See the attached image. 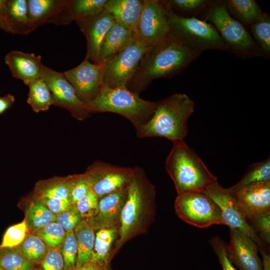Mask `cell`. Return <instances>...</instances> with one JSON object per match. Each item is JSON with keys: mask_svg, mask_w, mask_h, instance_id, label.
Instances as JSON below:
<instances>
[{"mask_svg": "<svg viewBox=\"0 0 270 270\" xmlns=\"http://www.w3.org/2000/svg\"><path fill=\"white\" fill-rule=\"evenodd\" d=\"M14 101V96L11 94H7L0 97V114L11 107Z\"/></svg>", "mask_w": 270, "mask_h": 270, "instance_id": "cell-47", "label": "cell"}, {"mask_svg": "<svg viewBox=\"0 0 270 270\" xmlns=\"http://www.w3.org/2000/svg\"><path fill=\"white\" fill-rule=\"evenodd\" d=\"M6 10L10 34L31 33L27 0H6Z\"/></svg>", "mask_w": 270, "mask_h": 270, "instance_id": "cell-25", "label": "cell"}, {"mask_svg": "<svg viewBox=\"0 0 270 270\" xmlns=\"http://www.w3.org/2000/svg\"><path fill=\"white\" fill-rule=\"evenodd\" d=\"M27 232L24 220L10 226L4 234L0 246L16 247L23 241Z\"/></svg>", "mask_w": 270, "mask_h": 270, "instance_id": "cell-37", "label": "cell"}, {"mask_svg": "<svg viewBox=\"0 0 270 270\" xmlns=\"http://www.w3.org/2000/svg\"><path fill=\"white\" fill-rule=\"evenodd\" d=\"M270 182V159L251 164L242 178L236 184L226 188L228 192L234 196L246 186L261 182Z\"/></svg>", "mask_w": 270, "mask_h": 270, "instance_id": "cell-30", "label": "cell"}, {"mask_svg": "<svg viewBox=\"0 0 270 270\" xmlns=\"http://www.w3.org/2000/svg\"><path fill=\"white\" fill-rule=\"evenodd\" d=\"M29 92L28 104L36 112L46 111L54 105L52 96L48 86L41 78L30 82L28 85Z\"/></svg>", "mask_w": 270, "mask_h": 270, "instance_id": "cell-31", "label": "cell"}, {"mask_svg": "<svg viewBox=\"0 0 270 270\" xmlns=\"http://www.w3.org/2000/svg\"><path fill=\"white\" fill-rule=\"evenodd\" d=\"M40 78L46 82L52 93L54 106L66 109L78 120H84L90 116L92 112L78 98L63 72L42 65Z\"/></svg>", "mask_w": 270, "mask_h": 270, "instance_id": "cell-12", "label": "cell"}, {"mask_svg": "<svg viewBox=\"0 0 270 270\" xmlns=\"http://www.w3.org/2000/svg\"><path fill=\"white\" fill-rule=\"evenodd\" d=\"M60 251L64 261V270H76L78 246L74 230L66 232Z\"/></svg>", "mask_w": 270, "mask_h": 270, "instance_id": "cell-36", "label": "cell"}, {"mask_svg": "<svg viewBox=\"0 0 270 270\" xmlns=\"http://www.w3.org/2000/svg\"><path fill=\"white\" fill-rule=\"evenodd\" d=\"M16 248L35 268L41 263L48 250L39 237L29 232H27L23 241Z\"/></svg>", "mask_w": 270, "mask_h": 270, "instance_id": "cell-32", "label": "cell"}, {"mask_svg": "<svg viewBox=\"0 0 270 270\" xmlns=\"http://www.w3.org/2000/svg\"><path fill=\"white\" fill-rule=\"evenodd\" d=\"M99 199L90 189L76 205L82 219L92 216L97 212Z\"/></svg>", "mask_w": 270, "mask_h": 270, "instance_id": "cell-40", "label": "cell"}, {"mask_svg": "<svg viewBox=\"0 0 270 270\" xmlns=\"http://www.w3.org/2000/svg\"><path fill=\"white\" fill-rule=\"evenodd\" d=\"M114 22L112 16L104 10L76 22L86 40V58L97 64L102 44Z\"/></svg>", "mask_w": 270, "mask_h": 270, "instance_id": "cell-15", "label": "cell"}, {"mask_svg": "<svg viewBox=\"0 0 270 270\" xmlns=\"http://www.w3.org/2000/svg\"><path fill=\"white\" fill-rule=\"evenodd\" d=\"M0 270H3L2 268H0Z\"/></svg>", "mask_w": 270, "mask_h": 270, "instance_id": "cell-50", "label": "cell"}, {"mask_svg": "<svg viewBox=\"0 0 270 270\" xmlns=\"http://www.w3.org/2000/svg\"><path fill=\"white\" fill-rule=\"evenodd\" d=\"M262 256L263 270H270V256L269 252L264 250H260Z\"/></svg>", "mask_w": 270, "mask_h": 270, "instance_id": "cell-49", "label": "cell"}, {"mask_svg": "<svg viewBox=\"0 0 270 270\" xmlns=\"http://www.w3.org/2000/svg\"><path fill=\"white\" fill-rule=\"evenodd\" d=\"M230 14L243 26H250L263 12L254 0H225Z\"/></svg>", "mask_w": 270, "mask_h": 270, "instance_id": "cell-28", "label": "cell"}, {"mask_svg": "<svg viewBox=\"0 0 270 270\" xmlns=\"http://www.w3.org/2000/svg\"><path fill=\"white\" fill-rule=\"evenodd\" d=\"M134 168L124 167L96 161L84 173L89 188L98 199L128 188L134 176Z\"/></svg>", "mask_w": 270, "mask_h": 270, "instance_id": "cell-10", "label": "cell"}, {"mask_svg": "<svg viewBox=\"0 0 270 270\" xmlns=\"http://www.w3.org/2000/svg\"><path fill=\"white\" fill-rule=\"evenodd\" d=\"M119 228H104L96 232L92 261L109 266L113 247L118 236Z\"/></svg>", "mask_w": 270, "mask_h": 270, "instance_id": "cell-27", "label": "cell"}, {"mask_svg": "<svg viewBox=\"0 0 270 270\" xmlns=\"http://www.w3.org/2000/svg\"><path fill=\"white\" fill-rule=\"evenodd\" d=\"M64 261L60 248L48 249L41 263L35 270H64Z\"/></svg>", "mask_w": 270, "mask_h": 270, "instance_id": "cell-43", "label": "cell"}, {"mask_svg": "<svg viewBox=\"0 0 270 270\" xmlns=\"http://www.w3.org/2000/svg\"><path fill=\"white\" fill-rule=\"evenodd\" d=\"M168 2L172 8H176L188 12H196L209 6L211 2L205 0H170Z\"/></svg>", "mask_w": 270, "mask_h": 270, "instance_id": "cell-44", "label": "cell"}, {"mask_svg": "<svg viewBox=\"0 0 270 270\" xmlns=\"http://www.w3.org/2000/svg\"><path fill=\"white\" fill-rule=\"evenodd\" d=\"M32 234L39 237L48 249L60 248L64 241L66 232L56 222H52Z\"/></svg>", "mask_w": 270, "mask_h": 270, "instance_id": "cell-35", "label": "cell"}, {"mask_svg": "<svg viewBox=\"0 0 270 270\" xmlns=\"http://www.w3.org/2000/svg\"><path fill=\"white\" fill-rule=\"evenodd\" d=\"M234 196L240 212L246 220L270 214V182L244 187Z\"/></svg>", "mask_w": 270, "mask_h": 270, "instance_id": "cell-17", "label": "cell"}, {"mask_svg": "<svg viewBox=\"0 0 270 270\" xmlns=\"http://www.w3.org/2000/svg\"><path fill=\"white\" fill-rule=\"evenodd\" d=\"M174 206L178 216L192 226L204 228L214 224L224 225L219 206L202 192L178 194Z\"/></svg>", "mask_w": 270, "mask_h": 270, "instance_id": "cell-8", "label": "cell"}, {"mask_svg": "<svg viewBox=\"0 0 270 270\" xmlns=\"http://www.w3.org/2000/svg\"><path fill=\"white\" fill-rule=\"evenodd\" d=\"M202 192L210 198L219 206L224 225L250 238L258 244L259 250L268 251L240 212L235 197L228 192L226 188H223L218 182Z\"/></svg>", "mask_w": 270, "mask_h": 270, "instance_id": "cell-13", "label": "cell"}, {"mask_svg": "<svg viewBox=\"0 0 270 270\" xmlns=\"http://www.w3.org/2000/svg\"><path fill=\"white\" fill-rule=\"evenodd\" d=\"M82 220L76 204H72L67 210L56 216V222L66 232L74 230Z\"/></svg>", "mask_w": 270, "mask_h": 270, "instance_id": "cell-41", "label": "cell"}, {"mask_svg": "<svg viewBox=\"0 0 270 270\" xmlns=\"http://www.w3.org/2000/svg\"><path fill=\"white\" fill-rule=\"evenodd\" d=\"M178 194L202 192L218 182L196 152L184 142L173 144L165 162Z\"/></svg>", "mask_w": 270, "mask_h": 270, "instance_id": "cell-4", "label": "cell"}, {"mask_svg": "<svg viewBox=\"0 0 270 270\" xmlns=\"http://www.w3.org/2000/svg\"><path fill=\"white\" fill-rule=\"evenodd\" d=\"M150 119L135 128L138 138H164L173 144L184 142L188 122L194 112V102L185 94L177 93L156 102Z\"/></svg>", "mask_w": 270, "mask_h": 270, "instance_id": "cell-3", "label": "cell"}, {"mask_svg": "<svg viewBox=\"0 0 270 270\" xmlns=\"http://www.w3.org/2000/svg\"><path fill=\"white\" fill-rule=\"evenodd\" d=\"M128 187L99 199L96 212L90 218L84 220L96 232L120 226L122 210L127 198Z\"/></svg>", "mask_w": 270, "mask_h": 270, "instance_id": "cell-18", "label": "cell"}, {"mask_svg": "<svg viewBox=\"0 0 270 270\" xmlns=\"http://www.w3.org/2000/svg\"><path fill=\"white\" fill-rule=\"evenodd\" d=\"M144 6V0H106L104 10L114 22L136 32Z\"/></svg>", "mask_w": 270, "mask_h": 270, "instance_id": "cell-20", "label": "cell"}, {"mask_svg": "<svg viewBox=\"0 0 270 270\" xmlns=\"http://www.w3.org/2000/svg\"><path fill=\"white\" fill-rule=\"evenodd\" d=\"M106 0H66L60 12L49 23L66 26L100 12Z\"/></svg>", "mask_w": 270, "mask_h": 270, "instance_id": "cell-21", "label": "cell"}, {"mask_svg": "<svg viewBox=\"0 0 270 270\" xmlns=\"http://www.w3.org/2000/svg\"><path fill=\"white\" fill-rule=\"evenodd\" d=\"M206 20L218 32L226 50L244 58L265 56L244 26L230 14L224 1L210 2Z\"/></svg>", "mask_w": 270, "mask_h": 270, "instance_id": "cell-7", "label": "cell"}, {"mask_svg": "<svg viewBox=\"0 0 270 270\" xmlns=\"http://www.w3.org/2000/svg\"><path fill=\"white\" fill-rule=\"evenodd\" d=\"M136 36L152 48L170 36L165 0H144Z\"/></svg>", "mask_w": 270, "mask_h": 270, "instance_id": "cell-11", "label": "cell"}, {"mask_svg": "<svg viewBox=\"0 0 270 270\" xmlns=\"http://www.w3.org/2000/svg\"><path fill=\"white\" fill-rule=\"evenodd\" d=\"M24 219L28 232L33 233L46 225L56 221V216L34 194L27 199Z\"/></svg>", "mask_w": 270, "mask_h": 270, "instance_id": "cell-24", "label": "cell"}, {"mask_svg": "<svg viewBox=\"0 0 270 270\" xmlns=\"http://www.w3.org/2000/svg\"><path fill=\"white\" fill-rule=\"evenodd\" d=\"M69 180L70 175L40 180L35 184L33 194L40 198H60L70 201Z\"/></svg>", "mask_w": 270, "mask_h": 270, "instance_id": "cell-29", "label": "cell"}, {"mask_svg": "<svg viewBox=\"0 0 270 270\" xmlns=\"http://www.w3.org/2000/svg\"><path fill=\"white\" fill-rule=\"evenodd\" d=\"M0 268L3 270H35L16 247L0 246Z\"/></svg>", "mask_w": 270, "mask_h": 270, "instance_id": "cell-34", "label": "cell"}, {"mask_svg": "<svg viewBox=\"0 0 270 270\" xmlns=\"http://www.w3.org/2000/svg\"><path fill=\"white\" fill-rule=\"evenodd\" d=\"M210 243L216 254L222 270H239L237 269L228 258L226 242L218 236H213Z\"/></svg>", "mask_w": 270, "mask_h": 270, "instance_id": "cell-42", "label": "cell"}, {"mask_svg": "<svg viewBox=\"0 0 270 270\" xmlns=\"http://www.w3.org/2000/svg\"><path fill=\"white\" fill-rule=\"evenodd\" d=\"M150 48L134 34L129 44L105 65L104 86L127 88L142 59Z\"/></svg>", "mask_w": 270, "mask_h": 270, "instance_id": "cell-9", "label": "cell"}, {"mask_svg": "<svg viewBox=\"0 0 270 270\" xmlns=\"http://www.w3.org/2000/svg\"><path fill=\"white\" fill-rule=\"evenodd\" d=\"M253 39L264 54L265 56L270 54V18L268 14L262 12L260 16L250 26Z\"/></svg>", "mask_w": 270, "mask_h": 270, "instance_id": "cell-33", "label": "cell"}, {"mask_svg": "<svg viewBox=\"0 0 270 270\" xmlns=\"http://www.w3.org/2000/svg\"><path fill=\"white\" fill-rule=\"evenodd\" d=\"M105 66L84 60L78 66L63 72L78 98L86 104L93 100L104 86Z\"/></svg>", "mask_w": 270, "mask_h": 270, "instance_id": "cell-14", "label": "cell"}, {"mask_svg": "<svg viewBox=\"0 0 270 270\" xmlns=\"http://www.w3.org/2000/svg\"><path fill=\"white\" fill-rule=\"evenodd\" d=\"M156 102L141 98L126 87L103 86L95 98L86 104L90 112H111L128 120L134 128L146 123L152 116Z\"/></svg>", "mask_w": 270, "mask_h": 270, "instance_id": "cell-5", "label": "cell"}, {"mask_svg": "<svg viewBox=\"0 0 270 270\" xmlns=\"http://www.w3.org/2000/svg\"><path fill=\"white\" fill-rule=\"evenodd\" d=\"M230 240L226 246L227 255L239 270H263L258 244L250 237L230 229Z\"/></svg>", "mask_w": 270, "mask_h": 270, "instance_id": "cell-16", "label": "cell"}, {"mask_svg": "<svg viewBox=\"0 0 270 270\" xmlns=\"http://www.w3.org/2000/svg\"><path fill=\"white\" fill-rule=\"evenodd\" d=\"M248 224L264 244H270V214L247 220Z\"/></svg>", "mask_w": 270, "mask_h": 270, "instance_id": "cell-39", "label": "cell"}, {"mask_svg": "<svg viewBox=\"0 0 270 270\" xmlns=\"http://www.w3.org/2000/svg\"><path fill=\"white\" fill-rule=\"evenodd\" d=\"M134 170V178L128 187L122 212L118 236L113 247L112 258L126 242L146 234L155 219L156 186L142 168L136 166Z\"/></svg>", "mask_w": 270, "mask_h": 270, "instance_id": "cell-1", "label": "cell"}, {"mask_svg": "<svg viewBox=\"0 0 270 270\" xmlns=\"http://www.w3.org/2000/svg\"><path fill=\"white\" fill-rule=\"evenodd\" d=\"M170 35L198 54L208 50H226L218 32L209 22L176 14L165 0Z\"/></svg>", "mask_w": 270, "mask_h": 270, "instance_id": "cell-6", "label": "cell"}, {"mask_svg": "<svg viewBox=\"0 0 270 270\" xmlns=\"http://www.w3.org/2000/svg\"><path fill=\"white\" fill-rule=\"evenodd\" d=\"M78 246L76 268L92 261L96 231L82 219L74 228Z\"/></svg>", "mask_w": 270, "mask_h": 270, "instance_id": "cell-26", "label": "cell"}, {"mask_svg": "<svg viewBox=\"0 0 270 270\" xmlns=\"http://www.w3.org/2000/svg\"><path fill=\"white\" fill-rule=\"evenodd\" d=\"M134 32L114 22L102 44L97 64L105 66L130 42Z\"/></svg>", "mask_w": 270, "mask_h": 270, "instance_id": "cell-22", "label": "cell"}, {"mask_svg": "<svg viewBox=\"0 0 270 270\" xmlns=\"http://www.w3.org/2000/svg\"><path fill=\"white\" fill-rule=\"evenodd\" d=\"M48 208L57 216L67 210L71 205L68 200L55 198H40Z\"/></svg>", "mask_w": 270, "mask_h": 270, "instance_id": "cell-45", "label": "cell"}, {"mask_svg": "<svg viewBox=\"0 0 270 270\" xmlns=\"http://www.w3.org/2000/svg\"><path fill=\"white\" fill-rule=\"evenodd\" d=\"M6 0H0V29L10 34L6 18Z\"/></svg>", "mask_w": 270, "mask_h": 270, "instance_id": "cell-46", "label": "cell"}, {"mask_svg": "<svg viewBox=\"0 0 270 270\" xmlns=\"http://www.w3.org/2000/svg\"><path fill=\"white\" fill-rule=\"evenodd\" d=\"M66 0H27L31 32L49 23L60 12Z\"/></svg>", "mask_w": 270, "mask_h": 270, "instance_id": "cell-23", "label": "cell"}, {"mask_svg": "<svg viewBox=\"0 0 270 270\" xmlns=\"http://www.w3.org/2000/svg\"><path fill=\"white\" fill-rule=\"evenodd\" d=\"M76 270H110V267L91 261L86 263Z\"/></svg>", "mask_w": 270, "mask_h": 270, "instance_id": "cell-48", "label": "cell"}, {"mask_svg": "<svg viewBox=\"0 0 270 270\" xmlns=\"http://www.w3.org/2000/svg\"><path fill=\"white\" fill-rule=\"evenodd\" d=\"M41 60L40 55L18 50L10 51L4 57L5 63L13 78L22 80L28 86L40 78L43 65Z\"/></svg>", "mask_w": 270, "mask_h": 270, "instance_id": "cell-19", "label": "cell"}, {"mask_svg": "<svg viewBox=\"0 0 270 270\" xmlns=\"http://www.w3.org/2000/svg\"><path fill=\"white\" fill-rule=\"evenodd\" d=\"M199 54L170 35L146 52L127 88L140 94L153 80L176 74Z\"/></svg>", "mask_w": 270, "mask_h": 270, "instance_id": "cell-2", "label": "cell"}, {"mask_svg": "<svg viewBox=\"0 0 270 270\" xmlns=\"http://www.w3.org/2000/svg\"><path fill=\"white\" fill-rule=\"evenodd\" d=\"M89 189L84 173L70 175L69 198L72 204H76Z\"/></svg>", "mask_w": 270, "mask_h": 270, "instance_id": "cell-38", "label": "cell"}]
</instances>
